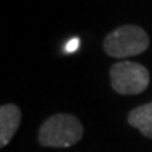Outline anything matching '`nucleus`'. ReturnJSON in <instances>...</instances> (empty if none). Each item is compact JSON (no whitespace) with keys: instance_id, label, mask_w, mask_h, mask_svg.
Wrapping results in <instances>:
<instances>
[{"instance_id":"nucleus-1","label":"nucleus","mask_w":152,"mask_h":152,"mask_svg":"<svg viewBox=\"0 0 152 152\" xmlns=\"http://www.w3.org/2000/svg\"><path fill=\"white\" fill-rule=\"evenodd\" d=\"M83 137L80 120L72 114L59 113L51 115L38 131V141L42 147L68 148L79 142Z\"/></svg>"},{"instance_id":"nucleus-2","label":"nucleus","mask_w":152,"mask_h":152,"mask_svg":"<svg viewBox=\"0 0 152 152\" xmlns=\"http://www.w3.org/2000/svg\"><path fill=\"white\" fill-rule=\"evenodd\" d=\"M149 47V37L144 28L125 24L113 30L103 41L106 54L111 58H128L145 52Z\"/></svg>"},{"instance_id":"nucleus-3","label":"nucleus","mask_w":152,"mask_h":152,"mask_svg":"<svg viewBox=\"0 0 152 152\" xmlns=\"http://www.w3.org/2000/svg\"><path fill=\"white\" fill-rule=\"evenodd\" d=\"M110 82L111 87L118 94H140L149 85V72L141 64L132 61H121L111 66Z\"/></svg>"},{"instance_id":"nucleus-4","label":"nucleus","mask_w":152,"mask_h":152,"mask_svg":"<svg viewBox=\"0 0 152 152\" xmlns=\"http://www.w3.org/2000/svg\"><path fill=\"white\" fill-rule=\"evenodd\" d=\"M21 121V110L16 104H3L0 107V147L4 148L14 137Z\"/></svg>"},{"instance_id":"nucleus-5","label":"nucleus","mask_w":152,"mask_h":152,"mask_svg":"<svg viewBox=\"0 0 152 152\" xmlns=\"http://www.w3.org/2000/svg\"><path fill=\"white\" fill-rule=\"evenodd\" d=\"M128 123L144 137L152 140V102L131 110L128 114Z\"/></svg>"},{"instance_id":"nucleus-6","label":"nucleus","mask_w":152,"mask_h":152,"mask_svg":"<svg viewBox=\"0 0 152 152\" xmlns=\"http://www.w3.org/2000/svg\"><path fill=\"white\" fill-rule=\"evenodd\" d=\"M77 39H71L69 44H68V47H66V52H72V51H75L77 48Z\"/></svg>"}]
</instances>
